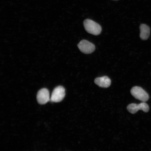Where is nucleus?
Here are the masks:
<instances>
[{
	"mask_svg": "<svg viewBox=\"0 0 151 151\" xmlns=\"http://www.w3.org/2000/svg\"><path fill=\"white\" fill-rule=\"evenodd\" d=\"M84 26L86 31L92 35H97L101 33V28L99 24L89 19L85 20Z\"/></svg>",
	"mask_w": 151,
	"mask_h": 151,
	"instance_id": "f257e3e1",
	"label": "nucleus"
},
{
	"mask_svg": "<svg viewBox=\"0 0 151 151\" xmlns=\"http://www.w3.org/2000/svg\"><path fill=\"white\" fill-rule=\"evenodd\" d=\"M131 92L134 97L142 102H146L149 99L148 93L140 87H134L132 88Z\"/></svg>",
	"mask_w": 151,
	"mask_h": 151,
	"instance_id": "f03ea898",
	"label": "nucleus"
},
{
	"mask_svg": "<svg viewBox=\"0 0 151 151\" xmlns=\"http://www.w3.org/2000/svg\"><path fill=\"white\" fill-rule=\"evenodd\" d=\"M65 96V89L63 86H60L54 88L50 97L52 102L58 103L63 100Z\"/></svg>",
	"mask_w": 151,
	"mask_h": 151,
	"instance_id": "7ed1b4c3",
	"label": "nucleus"
},
{
	"mask_svg": "<svg viewBox=\"0 0 151 151\" xmlns=\"http://www.w3.org/2000/svg\"><path fill=\"white\" fill-rule=\"evenodd\" d=\"M127 110L132 114H135L139 110H142L145 112H148L149 106L146 102H142L140 104L132 103L128 105L127 107Z\"/></svg>",
	"mask_w": 151,
	"mask_h": 151,
	"instance_id": "20e7f679",
	"label": "nucleus"
},
{
	"mask_svg": "<svg viewBox=\"0 0 151 151\" xmlns=\"http://www.w3.org/2000/svg\"><path fill=\"white\" fill-rule=\"evenodd\" d=\"M78 47L81 52L86 54L91 53L95 49L93 43L86 40L81 41L78 44Z\"/></svg>",
	"mask_w": 151,
	"mask_h": 151,
	"instance_id": "39448f33",
	"label": "nucleus"
},
{
	"mask_svg": "<svg viewBox=\"0 0 151 151\" xmlns=\"http://www.w3.org/2000/svg\"><path fill=\"white\" fill-rule=\"evenodd\" d=\"M37 100L39 104L44 105L50 101V92L46 88H43L40 90L37 94Z\"/></svg>",
	"mask_w": 151,
	"mask_h": 151,
	"instance_id": "423d86ee",
	"label": "nucleus"
},
{
	"mask_svg": "<svg viewBox=\"0 0 151 151\" xmlns=\"http://www.w3.org/2000/svg\"><path fill=\"white\" fill-rule=\"evenodd\" d=\"M94 83L100 87L107 88L110 86L111 80L108 77L105 76L96 78Z\"/></svg>",
	"mask_w": 151,
	"mask_h": 151,
	"instance_id": "0eeeda50",
	"label": "nucleus"
},
{
	"mask_svg": "<svg viewBox=\"0 0 151 151\" xmlns=\"http://www.w3.org/2000/svg\"><path fill=\"white\" fill-rule=\"evenodd\" d=\"M140 37L143 40H146L150 37V28L148 26L144 24H141L140 26Z\"/></svg>",
	"mask_w": 151,
	"mask_h": 151,
	"instance_id": "6e6552de",
	"label": "nucleus"
}]
</instances>
